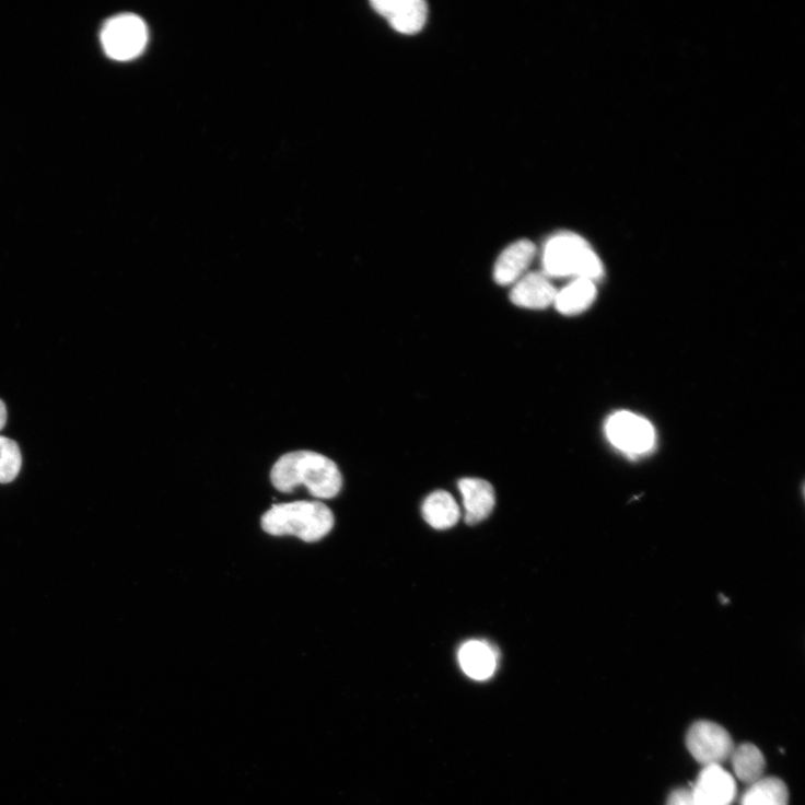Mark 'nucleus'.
Segmentation results:
<instances>
[{
	"label": "nucleus",
	"instance_id": "7",
	"mask_svg": "<svg viewBox=\"0 0 805 805\" xmlns=\"http://www.w3.org/2000/svg\"><path fill=\"white\" fill-rule=\"evenodd\" d=\"M371 5L400 34L421 32L428 20V5L423 0H373Z\"/></svg>",
	"mask_w": 805,
	"mask_h": 805
},
{
	"label": "nucleus",
	"instance_id": "18",
	"mask_svg": "<svg viewBox=\"0 0 805 805\" xmlns=\"http://www.w3.org/2000/svg\"><path fill=\"white\" fill-rule=\"evenodd\" d=\"M667 805H695L691 789L675 790L668 797Z\"/></svg>",
	"mask_w": 805,
	"mask_h": 805
},
{
	"label": "nucleus",
	"instance_id": "9",
	"mask_svg": "<svg viewBox=\"0 0 805 805\" xmlns=\"http://www.w3.org/2000/svg\"><path fill=\"white\" fill-rule=\"evenodd\" d=\"M558 290L542 272L526 273L515 284L511 292L514 305L541 311L553 305Z\"/></svg>",
	"mask_w": 805,
	"mask_h": 805
},
{
	"label": "nucleus",
	"instance_id": "2",
	"mask_svg": "<svg viewBox=\"0 0 805 805\" xmlns=\"http://www.w3.org/2000/svg\"><path fill=\"white\" fill-rule=\"evenodd\" d=\"M332 512L320 501H294L273 505L261 520L262 529L271 536H294L316 542L334 528Z\"/></svg>",
	"mask_w": 805,
	"mask_h": 805
},
{
	"label": "nucleus",
	"instance_id": "6",
	"mask_svg": "<svg viewBox=\"0 0 805 805\" xmlns=\"http://www.w3.org/2000/svg\"><path fill=\"white\" fill-rule=\"evenodd\" d=\"M610 442L629 455H643L652 448L656 433L645 419L631 412H618L606 424Z\"/></svg>",
	"mask_w": 805,
	"mask_h": 805
},
{
	"label": "nucleus",
	"instance_id": "10",
	"mask_svg": "<svg viewBox=\"0 0 805 805\" xmlns=\"http://www.w3.org/2000/svg\"><path fill=\"white\" fill-rule=\"evenodd\" d=\"M536 256V246L528 240H521L502 250L493 271V278L500 285L515 284L526 275Z\"/></svg>",
	"mask_w": 805,
	"mask_h": 805
},
{
	"label": "nucleus",
	"instance_id": "15",
	"mask_svg": "<svg viewBox=\"0 0 805 805\" xmlns=\"http://www.w3.org/2000/svg\"><path fill=\"white\" fill-rule=\"evenodd\" d=\"M736 778L751 784L763 778L766 771V758L761 749L752 744H742L735 747L731 758Z\"/></svg>",
	"mask_w": 805,
	"mask_h": 805
},
{
	"label": "nucleus",
	"instance_id": "4",
	"mask_svg": "<svg viewBox=\"0 0 805 805\" xmlns=\"http://www.w3.org/2000/svg\"><path fill=\"white\" fill-rule=\"evenodd\" d=\"M100 38L108 58L127 62L143 52L148 43V28L139 16L121 14L105 23Z\"/></svg>",
	"mask_w": 805,
	"mask_h": 805
},
{
	"label": "nucleus",
	"instance_id": "11",
	"mask_svg": "<svg viewBox=\"0 0 805 805\" xmlns=\"http://www.w3.org/2000/svg\"><path fill=\"white\" fill-rule=\"evenodd\" d=\"M468 525H477L485 521L495 505L494 489L486 480L465 478L459 481Z\"/></svg>",
	"mask_w": 805,
	"mask_h": 805
},
{
	"label": "nucleus",
	"instance_id": "12",
	"mask_svg": "<svg viewBox=\"0 0 805 805\" xmlns=\"http://www.w3.org/2000/svg\"><path fill=\"white\" fill-rule=\"evenodd\" d=\"M459 663L465 674L470 678L487 680L495 672L498 653L490 643L471 640L462 646Z\"/></svg>",
	"mask_w": 805,
	"mask_h": 805
},
{
	"label": "nucleus",
	"instance_id": "3",
	"mask_svg": "<svg viewBox=\"0 0 805 805\" xmlns=\"http://www.w3.org/2000/svg\"><path fill=\"white\" fill-rule=\"evenodd\" d=\"M542 273L548 278H574L594 281L603 273L599 258L591 245L574 233L551 236L542 249Z\"/></svg>",
	"mask_w": 805,
	"mask_h": 805
},
{
	"label": "nucleus",
	"instance_id": "1",
	"mask_svg": "<svg viewBox=\"0 0 805 805\" xmlns=\"http://www.w3.org/2000/svg\"><path fill=\"white\" fill-rule=\"evenodd\" d=\"M271 481L283 493L305 486L318 499L335 498L342 487V477L337 465L313 451L287 453L273 466Z\"/></svg>",
	"mask_w": 805,
	"mask_h": 805
},
{
	"label": "nucleus",
	"instance_id": "19",
	"mask_svg": "<svg viewBox=\"0 0 805 805\" xmlns=\"http://www.w3.org/2000/svg\"><path fill=\"white\" fill-rule=\"evenodd\" d=\"M8 422V409L5 402L0 399V430H3Z\"/></svg>",
	"mask_w": 805,
	"mask_h": 805
},
{
	"label": "nucleus",
	"instance_id": "8",
	"mask_svg": "<svg viewBox=\"0 0 805 805\" xmlns=\"http://www.w3.org/2000/svg\"><path fill=\"white\" fill-rule=\"evenodd\" d=\"M736 791L735 779L722 766L704 767L691 789L695 805H732Z\"/></svg>",
	"mask_w": 805,
	"mask_h": 805
},
{
	"label": "nucleus",
	"instance_id": "5",
	"mask_svg": "<svg viewBox=\"0 0 805 805\" xmlns=\"http://www.w3.org/2000/svg\"><path fill=\"white\" fill-rule=\"evenodd\" d=\"M686 745L693 759L704 767L722 766L735 748L730 733L709 721L697 722L689 728Z\"/></svg>",
	"mask_w": 805,
	"mask_h": 805
},
{
	"label": "nucleus",
	"instance_id": "14",
	"mask_svg": "<svg viewBox=\"0 0 805 805\" xmlns=\"http://www.w3.org/2000/svg\"><path fill=\"white\" fill-rule=\"evenodd\" d=\"M596 298L595 283L588 279H574L557 292L553 306L563 315H578L587 311Z\"/></svg>",
	"mask_w": 805,
	"mask_h": 805
},
{
	"label": "nucleus",
	"instance_id": "16",
	"mask_svg": "<svg viewBox=\"0 0 805 805\" xmlns=\"http://www.w3.org/2000/svg\"><path fill=\"white\" fill-rule=\"evenodd\" d=\"M740 805H789L788 786L781 779L762 778L749 785Z\"/></svg>",
	"mask_w": 805,
	"mask_h": 805
},
{
	"label": "nucleus",
	"instance_id": "17",
	"mask_svg": "<svg viewBox=\"0 0 805 805\" xmlns=\"http://www.w3.org/2000/svg\"><path fill=\"white\" fill-rule=\"evenodd\" d=\"M22 468V453L18 443L0 436V483L14 481Z\"/></svg>",
	"mask_w": 805,
	"mask_h": 805
},
{
	"label": "nucleus",
	"instance_id": "13",
	"mask_svg": "<svg viewBox=\"0 0 805 805\" xmlns=\"http://www.w3.org/2000/svg\"><path fill=\"white\" fill-rule=\"evenodd\" d=\"M423 517L435 529L456 526L460 520V509L451 493L439 490L432 492L422 506Z\"/></svg>",
	"mask_w": 805,
	"mask_h": 805
}]
</instances>
